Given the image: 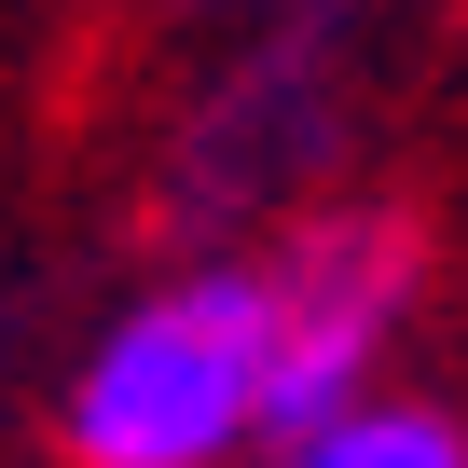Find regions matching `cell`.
Returning a JSON list of instances; mask_svg holds the SVG:
<instances>
[{
  "mask_svg": "<svg viewBox=\"0 0 468 468\" xmlns=\"http://www.w3.org/2000/svg\"><path fill=\"white\" fill-rule=\"evenodd\" d=\"M262 386V276H179L152 290L69 386V454L83 468H207L220 441H249Z\"/></svg>",
  "mask_w": 468,
  "mask_h": 468,
  "instance_id": "obj_1",
  "label": "cell"
},
{
  "mask_svg": "<svg viewBox=\"0 0 468 468\" xmlns=\"http://www.w3.org/2000/svg\"><path fill=\"white\" fill-rule=\"evenodd\" d=\"M399 303H413V234L399 220L303 234V249L262 276V386H249V427L262 441H303L345 399H372V358L399 345Z\"/></svg>",
  "mask_w": 468,
  "mask_h": 468,
  "instance_id": "obj_2",
  "label": "cell"
},
{
  "mask_svg": "<svg viewBox=\"0 0 468 468\" xmlns=\"http://www.w3.org/2000/svg\"><path fill=\"white\" fill-rule=\"evenodd\" d=\"M290 468H468V441H454V413H372V399H345L331 427L290 441Z\"/></svg>",
  "mask_w": 468,
  "mask_h": 468,
  "instance_id": "obj_3",
  "label": "cell"
}]
</instances>
